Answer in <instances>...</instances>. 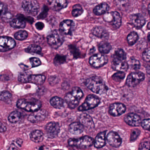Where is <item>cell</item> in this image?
Instances as JSON below:
<instances>
[{
	"mask_svg": "<svg viewBox=\"0 0 150 150\" xmlns=\"http://www.w3.org/2000/svg\"><path fill=\"white\" fill-rule=\"evenodd\" d=\"M17 107L20 109H23L27 112H35L40 109L41 103L36 99H21L17 102Z\"/></svg>",
	"mask_w": 150,
	"mask_h": 150,
	"instance_id": "cell-3",
	"label": "cell"
},
{
	"mask_svg": "<svg viewBox=\"0 0 150 150\" xmlns=\"http://www.w3.org/2000/svg\"><path fill=\"white\" fill-rule=\"evenodd\" d=\"M49 4L52 9L59 11L64 9L67 5V2L65 0H54L49 1Z\"/></svg>",
	"mask_w": 150,
	"mask_h": 150,
	"instance_id": "cell-20",
	"label": "cell"
},
{
	"mask_svg": "<svg viewBox=\"0 0 150 150\" xmlns=\"http://www.w3.org/2000/svg\"><path fill=\"white\" fill-rule=\"evenodd\" d=\"M112 67L114 70L119 72H123L127 70L128 65L126 60L113 58Z\"/></svg>",
	"mask_w": 150,
	"mask_h": 150,
	"instance_id": "cell-17",
	"label": "cell"
},
{
	"mask_svg": "<svg viewBox=\"0 0 150 150\" xmlns=\"http://www.w3.org/2000/svg\"><path fill=\"white\" fill-rule=\"evenodd\" d=\"M148 10H149V13L150 16V3L148 5Z\"/></svg>",
	"mask_w": 150,
	"mask_h": 150,
	"instance_id": "cell-53",
	"label": "cell"
},
{
	"mask_svg": "<svg viewBox=\"0 0 150 150\" xmlns=\"http://www.w3.org/2000/svg\"><path fill=\"white\" fill-rule=\"evenodd\" d=\"M92 33L93 35L99 38H106L107 36H108L106 31L100 26L94 27L92 30Z\"/></svg>",
	"mask_w": 150,
	"mask_h": 150,
	"instance_id": "cell-28",
	"label": "cell"
},
{
	"mask_svg": "<svg viewBox=\"0 0 150 150\" xmlns=\"http://www.w3.org/2000/svg\"></svg>",
	"mask_w": 150,
	"mask_h": 150,
	"instance_id": "cell-55",
	"label": "cell"
},
{
	"mask_svg": "<svg viewBox=\"0 0 150 150\" xmlns=\"http://www.w3.org/2000/svg\"><path fill=\"white\" fill-rule=\"evenodd\" d=\"M100 103V100L97 96L93 95H88L84 102L79 107L78 110L82 112L91 110L98 106Z\"/></svg>",
	"mask_w": 150,
	"mask_h": 150,
	"instance_id": "cell-6",
	"label": "cell"
},
{
	"mask_svg": "<svg viewBox=\"0 0 150 150\" xmlns=\"http://www.w3.org/2000/svg\"><path fill=\"white\" fill-rule=\"evenodd\" d=\"M46 77L42 75H33L30 76L29 82L33 83L38 85H41L45 82Z\"/></svg>",
	"mask_w": 150,
	"mask_h": 150,
	"instance_id": "cell-26",
	"label": "cell"
},
{
	"mask_svg": "<svg viewBox=\"0 0 150 150\" xmlns=\"http://www.w3.org/2000/svg\"><path fill=\"white\" fill-rule=\"evenodd\" d=\"M25 52L30 53L40 54L41 52V48L40 46L37 45H30L25 49Z\"/></svg>",
	"mask_w": 150,
	"mask_h": 150,
	"instance_id": "cell-35",
	"label": "cell"
},
{
	"mask_svg": "<svg viewBox=\"0 0 150 150\" xmlns=\"http://www.w3.org/2000/svg\"><path fill=\"white\" fill-rule=\"evenodd\" d=\"M79 121L84 127L92 129L94 127V124L92 119L91 116L86 114H81L79 117Z\"/></svg>",
	"mask_w": 150,
	"mask_h": 150,
	"instance_id": "cell-21",
	"label": "cell"
},
{
	"mask_svg": "<svg viewBox=\"0 0 150 150\" xmlns=\"http://www.w3.org/2000/svg\"><path fill=\"white\" fill-rule=\"evenodd\" d=\"M11 98V94L8 91H3L0 93V100L2 101H8Z\"/></svg>",
	"mask_w": 150,
	"mask_h": 150,
	"instance_id": "cell-39",
	"label": "cell"
},
{
	"mask_svg": "<svg viewBox=\"0 0 150 150\" xmlns=\"http://www.w3.org/2000/svg\"><path fill=\"white\" fill-rule=\"evenodd\" d=\"M49 45L53 48L57 49L61 46L64 42V36L59 30L52 31L47 37Z\"/></svg>",
	"mask_w": 150,
	"mask_h": 150,
	"instance_id": "cell-4",
	"label": "cell"
},
{
	"mask_svg": "<svg viewBox=\"0 0 150 150\" xmlns=\"http://www.w3.org/2000/svg\"><path fill=\"white\" fill-rule=\"evenodd\" d=\"M103 18L106 22L110 23L115 29L119 28L121 25L122 19L120 13L117 11H112L104 14Z\"/></svg>",
	"mask_w": 150,
	"mask_h": 150,
	"instance_id": "cell-7",
	"label": "cell"
},
{
	"mask_svg": "<svg viewBox=\"0 0 150 150\" xmlns=\"http://www.w3.org/2000/svg\"><path fill=\"white\" fill-rule=\"evenodd\" d=\"M47 112L45 110L40 109L33 112L28 117V120L32 123H36L44 120L47 117Z\"/></svg>",
	"mask_w": 150,
	"mask_h": 150,
	"instance_id": "cell-15",
	"label": "cell"
},
{
	"mask_svg": "<svg viewBox=\"0 0 150 150\" xmlns=\"http://www.w3.org/2000/svg\"><path fill=\"white\" fill-rule=\"evenodd\" d=\"M124 121L127 124L132 127H138L142 123L141 118L134 113H129L124 118Z\"/></svg>",
	"mask_w": 150,
	"mask_h": 150,
	"instance_id": "cell-18",
	"label": "cell"
},
{
	"mask_svg": "<svg viewBox=\"0 0 150 150\" xmlns=\"http://www.w3.org/2000/svg\"><path fill=\"white\" fill-rule=\"evenodd\" d=\"M75 24L73 20L67 19L61 23L60 31L62 34L71 35L74 29Z\"/></svg>",
	"mask_w": 150,
	"mask_h": 150,
	"instance_id": "cell-13",
	"label": "cell"
},
{
	"mask_svg": "<svg viewBox=\"0 0 150 150\" xmlns=\"http://www.w3.org/2000/svg\"><path fill=\"white\" fill-rule=\"evenodd\" d=\"M1 16L2 18L4 20H5V21H7L11 19V18H12V15H11L10 13L7 12V11H6V12L3 13Z\"/></svg>",
	"mask_w": 150,
	"mask_h": 150,
	"instance_id": "cell-48",
	"label": "cell"
},
{
	"mask_svg": "<svg viewBox=\"0 0 150 150\" xmlns=\"http://www.w3.org/2000/svg\"><path fill=\"white\" fill-rule=\"evenodd\" d=\"M83 96L82 90L78 87L73 88L65 97V100L70 109H74L79 104L80 100Z\"/></svg>",
	"mask_w": 150,
	"mask_h": 150,
	"instance_id": "cell-2",
	"label": "cell"
},
{
	"mask_svg": "<svg viewBox=\"0 0 150 150\" xmlns=\"http://www.w3.org/2000/svg\"><path fill=\"white\" fill-rule=\"evenodd\" d=\"M11 27L15 28H23L25 27V21L22 18H15L11 21L10 23Z\"/></svg>",
	"mask_w": 150,
	"mask_h": 150,
	"instance_id": "cell-29",
	"label": "cell"
},
{
	"mask_svg": "<svg viewBox=\"0 0 150 150\" xmlns=\"http://www.w3.org/2000/svg\"><path fill=\"white\" fill-rule=\"evenodd\" d=\"M30 62L32 67H36L41 64V61L39 59L36 57H32L30 59Z\"/></svg>",
	"mask_w": 150,
	"mask_h": 150,
	"instance_id": "cell-44",
	"label": "cell"
},
{
	"mask_svg": "<svg viewBox=\"0 0 150 150\" xmlns=\"http://www.w3.org/2000/svg\"><path fill=\"white\" fill-rule=\"evenodd\" d=\"M108 59L106 55L101 54H98L93 55L89 60V63L95 68H100L106 64Z\"/></svg>",
	"mask_w": 150,
	"mask_h": 150,
	"instance_id": "cell-10",
	"label": "cell"
},
{
	"mask_svg": "<svg viewBox=\"0 0 150 150\" xmlns=\"http://www.w3.org/2000/svg\"><path fill=\"white\" fill-rule=\"evenodd\" d=\"M141 132L139 129H135L132 130L130 136V141L131 142L134 141L138 138Z\"/></svg>",
	"mask_w": 150,
	"mask_h": 150,
	"instance_id": "cell-42",
	"label": "cell"
},
{
	"mask_svg": "<svg viewBox=\"0 0 150 150\" xmlns=\"http://www.w3.org/2000/svg\"><path fill=\"white\" fill-rule=\"evenodd\" d=\"M130 65L131 68L135 70H138L140 68L141 64L138 60L132 58L130 61Z\"/></svg>",
	"mask_w": 150,
	"mask_h": 150,
	"instance_id": "cell-41",
	"label": "cell"
},
{
	"mask_svg": "<svg viewBox=\"0 0 150 150\" xmlns=\"http://www.w3.org/2000/svg\"><path fill=\"white\" fill-rule=\"evenodd\" d=\"M30 137L33 141L39 143L42 142L44 140V134L40 130H34L31 133Z\"/></svg>",
	"mask_w": 150,
	"mask_h": 150,
	"instance_id": "cell-25",
	"label": "cell"
},
{
	"mask_svg": "<svg viewBox=\"0 0 150 150\" xmlns=\"http://www.w3.org/2000/svg\"><path fill=\"white\" fill-rule=\"evenodd\" d=\"M14 36L17 40L20 41L23 40L25 39L28 37V33L25 31H19L15 33Z\"/></svg>",
	"mask_w": 150,
	"mask_h": 150,
	"instance_id": "cell-38",
	"label": "cell"
},
{
	"mask_svg": "<svg viewBox=\"0 0 150 150\" xmlns=\"http://www.w3.org/2000/svg\"><path fill=\"white\" fill-rule=\"evenodd\" d=\"M113 58L126 60V58H127L126 53L123 49H120V48L117 49L115 53Z\"/></svg>",
	"mask_w": 150,
	"mask_h": 150,
	"instance_id": "cell-37",
	"label": "cell"
},
{
	"mask_svg": "<svg viewBox=\"0 0 150 150\" xmlns=\"http://www.w3.org/2000/svg\"><path fill=\"white\" fill-rule=\"evenodd\" d=\"M106 132H103L98 134L94 141V145L97 149L103 148L105 144Z\"/></svg>",
	"mask_w": 150,
	"mask_h": 150,
	"instance_id": "cell-23",
	"label": "cell"
},
{
	"mask_svg": "<svg viewBox=\"0 0 150 150\" xmlns=\"http://www.w3.org/2000/svg\"><path fill=\"white\" fill-rule=\"evenodd\" d=\"M6 10H5V7L4 4L3 3L0 1V15H2L4 12H6Z\"/></svg>",
	"mask_w": 150,
	"mask_h": 150,
	"instance_id": "cell-50",
	"label": "cell"
},
{
	"mask_svg": "<svg viewBox=\"0 0 150 150\" xmlns=\"http://www.w3.org/2000/svg\"><path fill=\"white\" fill-rule=\"evenodd\" d=\"M84 127L80 122H75L70 124L69 131L70 134L75 135H78L83 133Z\"/></svg>",
	"mask_w": 150,
	"mask_h": 150,
	"instance_id": "cell-22",
	"label": "cell"
},
{
	"mask_svg": "<svg viewBox=\"0 0 150 150\" xmlns=\"http://www.w3.org/2000/svg\"><path fill=\"white\" fill-rule=\"evenodd\" d=\"M107 141L109 145L112 147L118 148L122 144L121 138L116 132H109L106 137Z\"/></svg>",
	"mask_w": 150,
	"mask_h": 150,
	"instance_id": "cell-16",
	"label": "cell"
},
{
	"mask_svg": "<svg viewBox=\"0 0 150 150\" xmlns=\"http://www.w3.org/2000/svg\"><path fill=\"white\" fill-rule=\"evenodd\" d=\"M23 9L27 13L35 16L39 10L38 3L36 1H24L22 3Z\"/></svg>",
	"mask_w": 150,
	"mask_h": 150,
	"instance_id": "cell-9",
	"label": "cell"
},
{
	"mask_svg": "<svg viewBox=\"0 0 150 150\" xmlns=\"http://www.w3.org/2000/svg\"><path fill=\"white\" fill-rule=\"evenodd\" d=\"M142 58L145 61L150 62V48L144 50L143 53Z\"/></svg>",
	"mask_w": 150,
	"mask_h": 150,
	"instance_id": "cell-43",
	"label": "cell"
},
{
	"mask_svg": "<svg viewBox=\"0 0 150 150\" xmlns=\"http://www.w3.org/2000/svg\"><path fill=\"white\" fill-rule=\"evenodd\" d=\"M7 130L6 127L0 122V133H3Z\"/></svg>",
	"mask_w": 150,
	"mask_h": 150,
	"instance_id": "cell-51",
	"label": "cell"
},
{
	"mask_svg": "<svg viewBox=\"0 0 150 150\" xmlns=\"http://www.w3.org/2000/svg\"><path fill=\"white\" fill-rule=\"evenodd\" d=\"M148 40H149V42L150 44V34L148 36Z\"/></svg>",
	"mask_w": 150,
	"mask_h": 150,
	"instance_id": "cell-54",
	"label": "cell"
},
{
	"mask_svg": "<svg viewBox=\"0 0 150 150\" xmlns=\"http://www.w3.org/2000/svg\"><path fill=\"white\" fill-rule=\"evenodd\" d=\"M83 9L80 4H77L73 6L72 14L73 16L77 17L83 13Z\"/></svg>",
	"mask_w": 150,
	"mask_h": 150,
	"instance_id": "cell-36",
	"label": "cell"
},
{
	"mask_svg": "<svg viewBox=\"0 0 150 150\" xmlns=\"http://www.w3.org/2000/svg\"><path fill=\"white\" fill-rule=\"evenodd\" d=\"M15 41L10 37H0V52H5L11 50L16 46Z\"/></svg>",
	"mask_w": 150,
	"mask_h": 150,
	"instance_id": "cell-11",
	"label": "cell"
},
{
	"mask_svg": "<svg viewBox=\"0 0 150 150\" xmlns=\"http://www.w3.org/2000/svg\"><path fill=\"white\" fill-rule=\"evenodd\" d=\"M21 118V114L18 111L12 112L9 115L8 120L11 123H16L18 122Z\"/></svg>",
	"mask_w": 150,
	"mask_h": 150,
	"instance_id": "cell-31",
	"label": "cell"
},
{
	"mask_svg": "<svg viewBox=\"0 0 150 150\" xmlns=\"http://www.w3.org/2000/svg\"><path fill=\"white\" fill-rule=\"evenodd\" d=\"M86 85L91 91L98 94H103L108 90V87L100 77L93 76L86 81Z\"/></svg>",
	"mask_w": 150,
	"mask_h": 150,
	"instance_id": "cell-1",
	"label": "cell"
},
{
	"mask_svg": "<svg viewBox=\"0 0 150 150\" xmlns=\"http://www.w3.org/2000/svg\"><path fill=\"white\" fill-rule=\"evenodd\" d=\"M139 150H150V142H144L140 144Z\"/></svg>",
	"mask_w": 150,
	"mask_h": 150,
	"instance_id": "cell-46",
	"label": "cell"
},
{
	"mask_svg": "<svg viewBox=\"0 0 150 150\" xmlns=\"http://www.w3.org/2000/svg\"><path fill=\"white\" fill-rule=\"evenodd\" d=\"M65 57L60 55H57L54 59V63L57 64H61L65 62Z\"/></svg>",
	"mask_w": 150,
	"mask_h": 150,
	"instance_id": "cell-47",
	"label": "cell"
},
{
	"mask_svg": "<svg viewBox=\"0 0 150 150\" xmlns=\"http://www.w3.org/2000/svg\"><path fill=\"white\" fill-rule=\"evenodd\" d=\"M143 128L150 131V119H146L142 122L141 123Z\"/></svg>",
	"mask_w": 150,
	"mask_h": 150,
	"instance_id": "cell-45",
	"label": "cell"
},
{
	"mask_svg": "<svg viewBox=\"0 0 150 150\" xmlns=\"http://www.w3.org/2000/svg\"><path fill=\"white\" fill-rule=\"evenodd\" d=\"M108 4L103 3L96 6L93 10V13L97 15H101L105 14L109 10Z\"/></svg>",
	"mask_w": 150,
	"mask_h": 150,
	"instance_id": "cell-24",
	"label": "cell"
},
{
	"mask_svg": "<svg viewBox=\"0 0 150 150\" xmlns=\"http://www.w3.org/2000/svg\"><path fill=\"white\" fill-rule=\"evenodd\" d=\"M45 130L48 137L52 139L55 138L59 133V125L57 122H49L46 126Z\"/></svg>",
	"mask_w": 150,
	"mask_h": 150,
	"instance_id": "cell-12",
	"label": "cell"
},
{
	"mask_svg": "<svg viewBox=\"0 0 150 150\" xmlns=\"http://www.w3.org/2000/svg\"><path fill=\"white\" fill-rule=\"evenodd\" d=\"M126 106L123 104L116 103L110 106L109 113L112 116L116 117L123 114L126 112Z\"/></svg>",
	"mask_w": 150,
	"mask_h": 150,
	"instance_id": "cell-14",
	"label": "cell"
},
{
	"mask_svg": "<svg viewBox=\"0 0 150 150\" xmlns=\"http://www.w3.org/2000/svg\"><path fill=\"white\" fill-rule=\"evenodd\" d=\"M146 71L147 73L150 75V64H149L147 66L146 68Z\"/></svg>",
	"mask_w": 150,
	"mask_h": 150,
	"instance_id": "cell-52",
	"label": "cell"
},
{
	"mask_svg": "<svg viewBox=\"0 0 150 150\" xmlns=\"http://www.w3.org/2000/svg\"><path fill=\"white\" fill-rule=\"evenodd\" d=\"M35 26H36V27L38 30H42L44 28L45 25L42 22H38L35 25Z\"/></svg>",
	"mask_w": 150,
	"mask_h": 150,
	"instance_id": "cell-49",
	"label": "cell"
},
{
	"mask_svg": "<svg viewBox=\"0 0 150 150\" xmlns=\"http://www.w3.org/2000/svg\"><path fill=\"white\" fill-rule=\"evenodd\" d=\"M32 75V73L30 71L26 70L23 71L19 74L18 75V80L22 82H29V79Z\"/></svg>",
	"mask_w": 150,
	"mask_h": 150,
	"instance_id": "cell-33",
	"label": "cell"
},
{
	"mask_svg": "<svg viewBox=\"0 0 150 150\" xmlns=\"http://www.w3.org/2000/svg\"><path fill=\"white\" fill-rule=\"evenodd\" d=\"M131 22L136 28L140 29L144 26L146 21L142 15L136 14L132 16Z\"/></svg>",
	"mask_w": 150,
	"mask_h": 150,
	"instance_id": "cell-19",
	"label": "cell"
},
{
	"mask_svg": "<svg viewBox=\"0 0 150 150\" xmlns=\"http://www.w3.org/2000/svg\"><path fill=\"white\" fill-rule=\"evenodd\" d=\"M125 77V74L124 72H118L112 76V78L116 82H121L124 79Z\"/></svg>",
	"mask_w": 150,
	"mask_h": 150,
	"instance_id": "cell-40",
	"label": "cell"
},
{
	"mask_svg": "<svg viewBox=\"0 0 150 150\" xmlns=\"http://www.w3.org/2000/svg\"><path fill=\"white\" fill-rule=\"evenodd\" d=\"M138 36L135 32L130 33L127 37L128 43L130 45H133L138 40Z\"/></svg>",
	"mask_w": 150,
	"mask_h": 150,
	"instance_id": "cell-34",
	"label": "cell"
},
{
	"mask_svg": "<svg viewBox=\"0 0 150 150\" xmlns=\"http://www.w3.org/2000/svg\"><path fill=\"white\" fill-rule=\"evenodd\" d=\"M50 104L54 108L56 109H62L64 107L65 102L61 98L54 97L51 99Z\"/></svg>",
	"mask_w": 150,
	"mask_h": 150,
	"instance_id": "cell-27",
	"label": "cell"
},
{
	"mask_svg": "<svg viewBox=\"0 0 150 150\" xmlns=\"http://www.w3.org/2000/svg\"><path fill=\"white\" fill-rule=\"evenodd\" d=\"M94 143L93 139L89 136H84L78 139H70L68 141L69 145L81 149L91 147Z\"/></svg>",
	"mask_w": 150,
	"mask_h": 150,
	"instance_id": "cell-5",
	"label": "cell"
},
{
	"mask_svg": "<svg viewBox=\"0 0 150 150\" xmlns=\"http://www.w3.org/2000/svg\"><path fill=\"white\" fill-rule=\"evenodd\" d=\"M99 51L102 54H107L109 53L112 48L111 45L106 41H102L99 44Z\"/></svg>",
	"mask_w": 150,
	"mask_h": 150,
	"instance_id": "cell-30",
	"label": "cell"
},
{
	"mask_svg": "<svg viewBox=\"0 0 150 150\" xmlns=\"http://www.w3.org/2000/svg\"><path fill=\"white\" fill-rule=\"evenodd\" d=\"M144 77L145 76L142 72H133L127 77L126 82L129 87H135L144 80Z\"/></svg>",
	"mask_w": 150,
	"mask_h": 150,
	"instance_id": "cell-8",
	"label": "cell"
},
{
	"mask_svg": "<svg viewBox=\"0 0 150 150\" xmlns=\"http://www.w3.org/2000/svg\"><path fill=\"white\" fill-rule=\"evenodd\" d=\"M23 141L20 138L13 141L10 144L8 150H20L23 144Z\"/></svg>",
	"mask_w": 150,
	"mask_h": 150,
	"instance_id": "cell-32",
	"label": "cell"
}]
</instances>
